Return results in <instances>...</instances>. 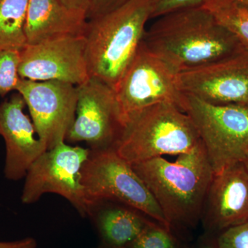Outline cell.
I'll return each instance as SVG.
<instances>
[{"label":"cell","mask_w":248,"mask_h":248,"mask_svg":"<svg viewBox=\"0 0 248 248\" xmlns=\"http://www.w3.org/2000/svg\"><path fill=\"white\" fill-rule=\"evenodd\" d=\"M201 143L190 117L176 104L164 102L132 117L115 150L132 165L166 155L189 153Z\"/></svg>","instance_id":"277c9868"},{"label":"cell","mask_w":248,"mask_h":248,"mask_svg":"<svg viewBox=\"0 0 248 248\" xmlns=\"http://www.w3.org/2000/svg\"><path fill=\"white\" fill-rule=\"evenodd\" d=\"M19 75L31 81H58L79 86L90 78L84 35H69L26 46Z\"/></svg>","instance_id":"8fae6325"},{"label":"cell","mask_w":248,"mask_h":248,"mask_svg":"<svg viewBox=\"0 0 248 248\" xmlns=\"http://www.w3.org/2000/svg\"><path fill=\"white\" fill-rule=\"evenodd\" d=\"M182 110L193 122L214 173L244 161L248 152V105H217L184 93Z\"/></svg>","instance_id":"8992f818"},{"label":"cell","mask_w":248,"mask_h":248,"mask_svg":"<svg viewBox=\"0 0 248 248\" xmlns=\"http://www.w3.org/2000/svg\"><path fill=\"white\" fill-rule=\"evenodd\" d=\"M114 91L124 126L142 110L161 103L182 109L184 93L178 86L177 72L149 51L143 41Z\"/></svg>","instance_id":"ba28073f"},{"label":"cell","mask_w":248,"mask_h":248,"mask_svg":"<svg viewBox=\"0 0 248 248\" xmlns=\"http://www.w3.org/2000/svg\"><path fill=\"white\" fill-rule=\"evenodd\" d=\"M248 221V169L243 161L214 173L202 215L208 234Z\"/></svg>","instance_id":"4fadbf2b"},{"label":"cell","mask_w":248,"mask_h":248,"mask_svg":"<svg viewBox=\"0 0 248 248\" xmlns=\"http://www.w3.org/2000/svg\"><path fill=\"white\" fill-rule=\"evenodd\" d=\"M132 166L151 191L171 231L193 229L202 221L214 175L202 142L173 162L161 156Z\"/></svg>","instance_id":"7a4b0ae2"},{"label":"cell","mask_w":248,"mask_h":248,"mask_svg":"<svg viewBox=\"0 0 248 248\" xmlns=\"http://www.w3.org/2000/svg\"><path fill=\"white\" fill-rule=\"evenodd\" d=\"M243 162L244 163V164L246 165V167H247V169H248V152Z\"/></svg>","instance_id":"83f0119b"},{"label":"cell","mask_w":248,"mask_h":248,"mask_svg":"<svg viewBox=\"0 0 248 248\" xmlns=\"http://www.w3.org/2000/svg\"><path fill=\"white\" fill-rule=\"evenodd\" d=\"M179 89L217 105H248V50L177 73Z\"/></svg>","instance_id":"7c38bea8"},{"label":"cell","mask_w":248,"mask_h":248,"mask_svg":"<svg viewBox=\"0 0 248 248\" xmlns=\"http://www.w3.org/2000/svg\"><path fill=\"white\" fill-rule=\"evenodd\" d=\"M128 1L130 0H92L88 11V20L107 14Z\"/></svg>","instance_id":"603a6c76"},{"label":"cell","mask_w":248,"mask_h":248,"mask_svg":"<svg viewBox=\"0 0 248 248\" xmlns=\"http://www.w3.org/2000/svg\"><path fill=\"white\" fill-rule=\"evenodd\" d=\"M236 4L248 9V0H233Z\"/></svg>","instance_id":"4316f807"},{"label":"cell","mask_w":248,"mask_h":248,"mask_svg":"<svg viewBox=\"0 0 248 248\" xmlns=\"http://www.w3.org/2000/svg\"><path fill=\"white\" fill-rule=\"evenodd\" d=\"M208 0H152L151 19L178 10L202 6Z\"/></svg>","instance_id":"7402d4cb"},{"label":"cell","mask_w":248,"mask_h":248,"mask_svg":"<svg viewBox=\"0 0 248 248\" xmlns=\"http://www.w3.org/2000/svg\"><path fill=\"white\" fill-rule=\"evenodd\" d=\"M216 240L218 248H248V221L222 231Z\"/></svg>","instance_id":"44dd1931"},{"label":"cell","mask_w":248,"mask_h":248,"mask_svg":"<svg viewBox=\"0 0 248 248\" xmlns=\"http://www.w3.org/2000/svg\"><path fill=\"white\" fill-rule=\"evenodd\" d=\"M81 183L93 206L105 200L115 201L170 230L151 191L115 148L91 149L81 169Z\"/></svg>","instance_id":"5b68a950"},{"label":"cell","mask_w":248,"mask_h":248,"mask_svg":"<svg viewBox=\"0 0 248 248\" xmlns=\"http://www.w3.org/2000/svg\"><path fill=\"white\" fill-rule=\"evenodd\" d=\"M16 92L24 99L37 137L47 150L66 141L76 117V86L58 81L21 78Z\"/></svg>","instance_id":"30bf717a"},{"label":"cell","mask_w":248,"mask_h":248,"mask_svg":"<svg viewBox=\"0 0 248 248\" xmlns=\"http://www.w3.org/2000/svg\"><path fill=\"white\" fill-rule=\"evenodd\" d=\"M151 6L152 0H130L88 20L84 35L90 78L115 89L143 41Z\"/></svg>","instance_id":"3957f363"},{"label":"cell","mask_w":248,"mask_h":248,"mask_svg":"<svg viewBox=\"0 0 248 248\" xmlns=\"http://www.w3.org/2000/svg\"><path fill=\"white\" fill-rule=\"evenodd\" d=\"M146 217L133 208L110 207L98 214V228L111 248H124L153 221Z\"/></svg>","instance_id":"2e32d148"},{"label":"cell","mask_w":248,"mask_h":248,"mask_svg":"<svg viewBox=\"0 0 248 248\" xmlns=\"http://www.w3.org/2000/svg\"><path fill=\"white\" fill-rule=\"evenodd\" d=\"M197 248H218L216 237L213 238L212 234H205L200 240Z\"/></svg>","instance_id":"484cf974"},{"label":"cell","mask_w":248,"mask_h":248,"mask_svg":"<svg viewBox=\"0 0 248 248\" xmlns=\"http://www.w3.org/2000/svg\"><path fill=\"white\" fill-rule=\"evenodd\" d=\"M87 14L60 0H29L26 19L27 45L69 35H84Z\"/></svg>","instance_id":"9a60e30c"},{"label":"cell","mask_w":248,"mask_h":248,"mask_svg":"<svg viewBox=\"0 0 248 248\" xmlns=\"http://www.w3.org/2000/svg\"><path fill=\"white\" fill-rule=\"evenodd\" d=\"M29 0H0V50L27 45L26 19Z\"/></svg>","instance_id":"e0dca14e"},{"label":"cell","mask_w":248,"mask_h":248,"mask_svg":"<svg viewBox=\"0 0 248 248\" xmlns=\"http://www.w3.org/2000/svg\"><path fill=\"white\" fill-rule=\"evenodd\" d=\"M76 87V117L66 140L86 142L91 150L115 148L124 128L115 91L92 77Z\"/></svg>","instance_id":"9c48e42d"},{"label":"cell","mask_w":248,"mask_h":248,"mask_svg":"<svg viewBox=\"0 0 248 248\" xmlns=\"http://www.w3.org/2000/svg\"><path fill=\"white\" fill-rule=\"evenodd\" d=\"M25 102L19 93L0 104V136L6 145L4 173L9 180L25 177L32 163L47 150L32 120L24 113Z\"/></svg>","instance_id":"5bb4252c"},{"label":"cell","mask_w":248,"mask_h":248,"mask_svg":"<svg viewBox=\"0 0 248 248\" xmlns=\"http://www.w3.org/2000/svg\"><path fill=\"white\" fill-rule=\"evenodd\" d=\"M60 1L71 9L84 11L88 14L92 0H60Z\"/></svg>","instance_id":"d4e9b609"},{"label":"cell","mask_w":248,"mask_h":248,"mask_svg":"<svg viewBox=\"0 0 248 248\" xmlns=\"http://www.w3.org/2000/svg\"><path fill=\"white\" fill-rule=\"evenodd\" d=\"M124 248H182L173 232L152 221L133 242Z\"/></svg>","instance_id":"d6986e66"},{"label":"cell","mask_w":248,"mask_h":248,"mask_svg":"<svg viewBox=\"0 0 248 248\" xmlns=\"http://www.w3.org/2000/svg\"><path fill=\"white\" fill-rule=\"evenodd\" d=\"M0 248H37V241L31 237L16 241H0Z\"/></svg>","instance_id":"cb8c5ba5"},{"label":"cell","mask_w":248,"mask_h":248,"mask_svg":"<svg viewBox=\"0 0 248 248\" xmlns=\"http://www.w3.org/2000/svg\"><path fill=\"white\" fill-rule=\"evenodd\" d=\"M91 149L73 146L65 141L45 153L32 163L25 176L21 201L35 203L47 193L68 200L81 216H89L94 207L86 198L81 183V171Z\"/></svg>","instance_id":"52a82bcc"},{"label":"cell","mask_w":248,"mask_h":248,"mask_svg":"<svg viewBox=\"0 0 248 248\" xmlns=\"http://www.w3.org/2000/svg\"><path fill=\"white\" fill-rule=\"evenodd\" d=\"M202 6L248 50V9L233 0H208Z\"/></svg>","instance_id":"ac0fdd59"},{"label":"cell","mask_w":248,"mask_h":248,"mask_svg":"<svg viewBox=\"0 0 248 248\" xmlns=\"http://www.w3.org/2000/svg\"><path fill=\"white\" fill-rule=\"evenodd\" d=\"M155 19L146 28L143 44L177 73L244 49L203 6L178 10Z\"/></svg>","instance_id":"6da1fadb"},{"label":"cell","mask_w":248,"mask_h":248,"mask_svg":"<svg viewBox=\"0 0 248 248\" xmlns=\"http://www.w3.org/2000/svg\"><path fill=\"white\" fill-rule=\"evenodd\" d=\"M20 50H0V96L16 91L21 78L19 75Z\"/></svg>","instance_id":"ffe728a7"}]
</instances>
